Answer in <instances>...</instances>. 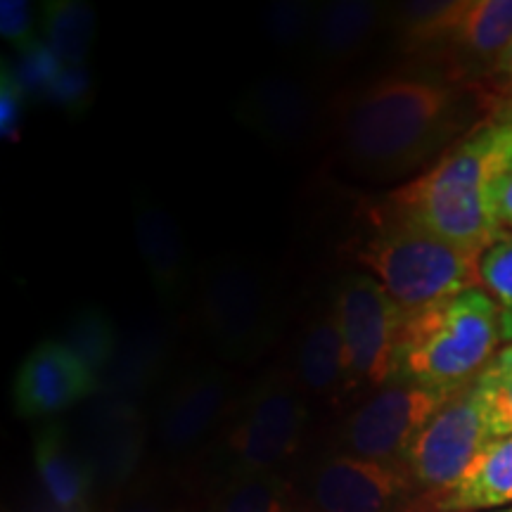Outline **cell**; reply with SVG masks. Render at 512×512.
Returning a JSON list of instances; mask_svg holds the SVG:
<instances>
[{
    "instance_id": "cell-1",
    "label": "cell",
    "mask_w": 512,
    "mask_h": 512,
    "mask_svg": "<svg viewBox=\"0 0 512 512\" xmlns=\"http://www.w3.org/2000/svg\"><path fill=\"white\" fill-rule=\"evenodd\" d=\"M501 100L444 76H384L339 100V150L358 174L394 181L437 162Z\"/></svg>"
},
{
    "instance_id": "cell-2",
    "label": "cell",
    "mask_w": 512,
    "mask_h": 512,
    "mask_svg": "<svg viewBox=\"0 0 512 512\" xmlns=\"http://www.w3.org/2000/svg\"><path fill=\"white\" fill-rule=\"evenodd\" d=\"M510 166L512 98L498 102L420 176L389 192L387 202L448 245L482 259L505 235L494 195Z\"/></svg>"
},
{
    "instance_id": "cell-3",
    "label": "cell",
    "mask_w": 512,
    "mask_h": 512,
    "mask_svg": "<svg viewBox=\"0 0 512 512\" xmlns=\"http://www.w3.org/2000/svg\"><path fill=\"white\" fill-rule=\"evenodd\" d=\"M351 261L380 280L403 311H418L479 285L482 259L448 245L396 211L387 197L366 202L349 240Z\"/></svg>"
},
{
    "instance_id": "cell-4",
    "label": "cell",
    "mask_w": 512,
    "mask_h": 512,
    "mask_svg": "<svg viewBox=\"0 0 512 512\" xmlns=\"http://www.w3.org/2000/svg\"><path fill=\"white\" fill-rule=\"evenodd\" d=\"M501 342L498 306L484 287L403 311L394 382L453 396L477 380Z\"/></svg>"
},
{
    "instance_id": "cell-5",
    "label": "cell",
    "mask_w": 512,
    "mask_h": 512,
    "mask_svg": "<svg viewBox=\"0 0 512 512\" xmlns=\"http://www.w3.org/2000/svg\"><path fill=\"white\" fill-rule=\"evenodd\" d=\"M309 427V401L287 370L261 377L238 396L211 444V475L216 486L235 477L280 475L297 456Z\"/></svg>"
},
{
    "instance_id": "cell-6",
    "label": "cell",
    "mask_w": 512,
    "mask_h": 512,
    "mask_svg": "<svg viewBox=\"0 0 512 512\" xmlns=\"http://www.w3.org/2000/svg\"><path fill=\"white\" fill-rule=\"evenodd\" d=\"M197 318L219 358L249 366L266 354L280 330L271 275L247 256H211L197 280Z\"/></svg>"
},
{
    "instance_id": "cell-7",
    "label": "cell",
    "mask_w": 512,
    "mask_h": 512,
    "mask_svg": "<svg viewBox=\"0 0 512 512\" xmlns=\"http://www.w3.org/2000/svg\"><path fill=\"white\" fill-rule=\"evenodd\" d=\"M332 306L347 358V396L392 384L403 320L396 299L370 273H347L335 287Z\"/></svg>"
},
{
    "instance_id": "cell-8",
    "label": "cell",
    "mask_w": 512,
    "mask_h": 512,
    "mask_svg": "<svg viewBox=\"0 0 512 512\" xmlns=\"http://www.w3.org/2000/svg\"><path fill=\"white\" fill-rule=\"evenodd\" d=\"M448 399V394L415 384H387L344 420L337 453L401 467L408 448Z\"/></svg>"
},
{
    "instance_id": "cell-9",
    "label": "cell",
    "mask_w": 512,
    "mask_h": 512,
    "mask_svg": "<svg viewBox=\"0 0 512 512\" xmlns=\"http://www.w3.org/2000/svg\"><path fill=\"white\" fill-rule=\"evenodd\" d=\"M238 401L235 375L214 363L188 368L166 387L152 420V437L169 460L197 456L219 437L230 408Z\"/></svg>"
},
{
    "instance_id": "cell-10",
    "label": "cell",
    "mask_w": 512,
    "mask_h": 512,
    "mask_svg": "<svg viewBox=\"0 0 512 512\" xmlns=\"http://www.w3.org/2000/svg\"><path fill=\"white\" fill-rule=\"evenodd\" d=\"M152 425L136 401L98 394L83 408L72 434L91 470L95 494L117 498L138 479Z\"/></svg>"
},
{
    "instance_id": "cell-11",
    "label": "cell",
    "mask_w": 512,
    "mask_h": 512,
    "mask_svg": "<svg viewBox=\"0 0 512 512\" xmlns=\"http://www.w3.org/2000/svg\"><path fill=\"white\" fill-rule=\"evenodd\" d=\"M489 441L482 413L472 389L467 387L453 394L427 422L425 430L408 448L401 467L411 477L415 489L427 494V498L437 496L458 482Z\"/></svg>"
},
{
    "instance_id": "cell-12",
    "label": "cell",
    "mask_w": 512,
    "mask_h": 512,
    "mask_svg": "<svg viewBox=\"0 0 512 512\" xmlns=\"http://www.w3.org/2000/svg\"><path fill=\"white\" fill-rule=\"evenodd\" d=\"M512 43V0H456L425 60L444 64V79L484 86Z\"/></svg>"
},
{
    "instance_id": "cell-13",
    "label": "cell",
    "mask_w": 512,
    "mask_h": 512,
    "mask_svg": "<svg viewBox=\"0 0 512 512\" xmlns=\"http://www.w3.org/2000/svg\"><path fill=\"white\" fill-rule=\"evenodd\" d=\"M304 491L311 512H401L418 489L399 465L335 451L313 467Z\"/></svg>"
},
{
    "instance_id": "cell-14",
    "label": "cell",
    "mask_w": 512,
    "mask_h": 512,
    "mask_svg": "<svg viewBox=\"0 0 512 512\" xmlns=\"http://www.w3.org/2000/svg\"><path fill=\"white\" fill-rule=\"evenodd\" d=\"M247 131L275 147L309 143L323 124V102L316 88L294 74L273 72L256 79L233 105Z\"/></svg>"
},
{
    "instance_id": "cell-15",
    "label": "cell",
    "mask_w": 512,
    "mask_h": 512,
    "mask_svg": "<svg viewBox=\"0 0 512 512\" xmlns=\"http://www.w3.org/2000/svg\"><path fill=\"white\" fill-rule=\"evenodd\" d=\"M100 382L62 339H43L19 363L12 403L22 418H50L98 396Z\"/></svg>"
},
{
    "instance_id": "cell-16",
    "label": "cell",
    "mask_w": 512,
    "mask_h": 512,
    "mask_svg": "<svg viewBox=\"0 0 512 512\" xmlns=\"http://www.w3.org/2000/svg\"><path fill=\"white\" fill-rule=\"evenodd\" d=\"M133 230L159 302L164 306L181 304L190 285V254L181 226L162 204L140 195L133 204Z\"/></svg>"
},
{
    "instance_id": "cell-17",
    "label": "cell",
    "mask_w": 512,
    "mask_h": 512,
    "mask_svg": "<svg viewBox=\"0 0 512 512\" xmlns=\"http://www.w3.org/2000/svg\"><path fill=\"white\" fill-rule=\"evenodd\" d=\"M174 328L162 318H143L121 332L117 354L100 377V392L126 401H140L162 380L169 363Z\"/></svg>"
},
{
    "instance_id": "cell-18",
    "label": "cell",
    "mask_w": 512,
    "mask_h": 512,
    "mask_svg": "<svg viewBox=\"0 0 512 512\" xmlns=\"http://www.w3.org/2000/svg\"><path fill=\"white\" fill-rule=\"evenodd\" d=\"M387 19V5L375 0H328L318 3L309 55L323 69L356 60Z\"/></svg>"
},
{
    "instance_id": "cell-19",
    "label": "cell",
    "mask_w": 512,
    "mask_h": 512,
    "mask_svg": "<svg viewBox=\"0 0 512 512\" xmlns=\"http://www.w3.org/2000/svg\"><path fill=\"white\" fill-rule=\"evenodd\" d=\"M292 375L306 396L330 401L347 396V358L332 302L318 306L304 323L294 351Z\"/></svg>"
},
{
    "instance_id": "cell-20",
    "label": "cell",
    "mask_w": 512,
    "mask_h": 512,
    "mask_svg": "<svg viewBox=\"0 0 512 512\" xmlns=\"http://www.w3.org/2000/svg\"><path fill=\"white\" fill-rule=\"evenodd\" d=\"M432 512H496L512 508V437L491 439L456 484L427 498Z\"/></svg>"
},
{
    "instance_id": "cell-21",
    "label": "cell",
    "mask_w": 512,
    "mask_h": 512,
    "mask_svg": "<svg viewBox=\"0 0 512 512\" xmlns=\"http://www.w3.org/2000/svg\"><path fill=\"white\" fill-rule=\"evenodd\" d=\"M36 482L57 505L76 512H93V477L72 434L60 422H48L34 437Z\"/></svg>"
},
{
    "instance_id": "cell-22",
    "label": "cell",
    "mask_w": 512,
    "mask_h": 512,
    "mask_svg": "<svg viewBox=\"0 0 512 512\" xmlns=\"http://www.w3.org/2000/svg\"><path fill=\"white\" fill-rule=\"evenodd\" d=\"M43 41L62 67H83L95 38V10L81 0H50L41 10Z\"/></svg>"
},
{
    "instance_id": "cell-23",
    "label": "cell",
    "mask_w": 512,
    "mask_h": 512,
    "mask_svg": "<svg viewBox=\"0 0 512 512\" xmlns=\"http://www.w3.org/2000/svg\"><path fill=\"white\" fill-rule=\"evenodd\" d=\"M119 339L121 332L114 325L112 316L100 306H83L81 311H76L62 335V342L98 377V382L117 354Z\"/></svg>"
},
{
    "instance_id": "cell-24",
    "label": "cell",
    "mask_w": 512,
    "mask_h": 512,
    "mask_svg": "<svg viewBox=\"0 0 512 512\" xmlns=\"http://www.w3.org/2000/svg\"><path fill=\"white\" fill-rule=\"evenodd\" d=\"M470 389L489 437H512V344L496 351Z\"/></svg>"
},
{
    "instance_id": "cell-25",
    "label": "cell",
    "mask_w": 512,
    "mask_h": 512,
    "mask_svg": "<svg viewBox=\"0 0 512 512\" xmlns=\"http://www.w3.org/2000/svg\"><path fill=\"white\" fill-rule=\"evenodd\" d=\"M290 486L280 475H249L214 486L204 512H292Z\"/></svg>"
},
{
    "instance_id": "cell-26",
    "label": "cell",
    "mask_w": 512,
    "mask_h": 512,
    "mask_svg": "<svg viewBox=\"0 0 512 512\" xmlns=\"http://www.w3.org/2000/svg\"><path fill=\"white\" fill-rule=\"evenodd\" d=\"M316 12L318 3L311 0H275L261 17L266 41L283 55H309Z\"/></svg>"
},
{
    "instance_id": "cell-27",
    "label": "cell",
    "mask_w": 512,
    "mask_h": 512,
    "mask_svg": "<svg viewBox=\"0 0 512 512\" xmlns=\"http://www.w3.org/2000/svg\"><path fill=\"white\" fill-rule=\"evenodd\" d=\"M479 285L491 294V299L498 306L503 342L512 344V233H505L482 256Z\"/></svg>"
},
{
    "instance_id": "cell-28",
    "label": "cell",
    "mask_w": 512,
    "mask_h": 512,
    "mask_svg": "<svg viewBox=\"0 0 512 512\" xmlns=\"http://www.w3.org/2000/svg\"><path fill=\"white\" fill-rule=\"evenodd\" d=\"M15 79L22 86L27 100H46V93L50 83L55 81V76L60 74L62 62L57 60V55L48 48V43L43 38H36L34 43L17 50V60L10 64Z\"/></svg>"
},
{
    "instance_id": "cell-29",
    "label": "cell",
    "mask_w": 512,
    "mask_h": 512,
    "mask_svg": "<svg viewBox=\"0 0 512 512\" xmlns=\"http://www.w3.org/2000/svg\"><path fill=\"white\" fill-rule=\"evenodd\" d=\"M93 100V76L88 67H62L55 81L50 83L46 102L57 110L79 117L91 107Z\"/></svg>"
},
{
    "instance_id": "cell-30",
    "label": "cell",
    "mask_w": 512,
    "mask_h": 512,
    "mask_svg": "<svg viewBox=\"0 0 512 512\" xmlns=\"http://www.w3.org/2000/svg\"><path fill=\"white\" fill-rule=\"evenodd\" d=\"M107 512H183V505L162 479L138 477L124 494L114 498Z\"/></svg>"
},
{
    "instance_id": "cell-31",
    "label": "cell",
    "mask_w": 512,
    "mask_h": 512,
    "mask_svg": "<svg viewBox=\"0 0 512 512\" xmlns=\"http://www.w3.org/2000/svg\"><path fill=\"white\" fill-rule=\"evenodd\" d=\"M24 102H27V95L15 79L8 60H3V69H0V136L3 140H10V143L19 140Z\"/></svg>"
},
{
    "instance_id": "cell-32",
    "label": "cell",
    "mask_w": 512,
    "mask_h": 512,
    "mask_svg": "<svg viewBox=\"0 0 512 512\" xmlns=\"http://www.w3.org/2000/svg\"><path fill=\"white\" fill-rule=\"evenodd\" d=\"M0 36L22 50L36 38V10L27 0H3L0 3Z\"/></svg>"
},
{
    "instance_id": "cell-33",
    "label": "cell",
    "mask_w": 512,
    "mask_h": 512,
    "mask_svg": "<svg viewBox=\"0 0 512 512\" xmlns=\"http://www.w3.org/2000/svg\"><path fill=\"white\" fill-rule=\"evenodd\" d=\"M15 512H76V510H67L62 505H57L53 498H50L46 491H43L41 484L29 486L27 494L22 496V501L17 503Z\"/></svg>"
},
{
    "instance_id": "cell-34",
    "label": "cell",
    "mask_w": 512,
    "mask_h": 512,
    "mask_svg": "<svg viewBox=\"0 0 512 512\" xmlns=\"http://www.w3.org/2000/svg\"><path fill=\"white\" fill-rule=\"evenodd\" d=\"M494 207H496V216L501 228L508 233L512 230V166L508 169V174L503 176V181L498 183L496 195H494Z\"/></svg>"
},
{
    "instance_id": "cell-35",
    "label": "cell",
    "mask_w": 512,
    "mask_h": 512,
    "mask_svg": "<svg viewBox=\"0 0 512 512\" xmlns=\"http://www.w3.org/2000/svg\"><path fill=\"white\" fill-rule=\"evenodd\" d=\"M491 86H494V93L498 98H512V43L505 50L501 62L496 64L494 76H491Z\"/></svg>"
},
{
    "instance_id": "cell-36",
    "label": "cell",
    "mask_w": 512,
    "mask_h": 512,
    "mask_svg": "<svg viewBox=\"0 0 512 512\" xmlns=\"http://www.w3.org/2000/svg\"><path fill=\"white\" fill-rule=\"evenodd\" d=\"M292 512H311V510H306V508H297V510H292Z\"/></svg>"
},
{
    "instance_id": "cell-37",
    "label": "cell",
    "mask_w": 512,
    "mask_h": 512,
    "mask_svg": "<svg viewBox=\"0 0 512 512\" xmlns=\"http://www.w3.org/2000/svg\"><path fill=\"white\" fill-rule=\"evenodd\" d=\"M496 512H512V508H505V510H496Z\"/></svg>"
}]
</instances>
